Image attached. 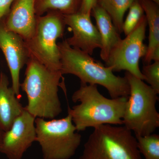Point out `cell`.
<instances>
[{
    "instance_id": "603a6c76",
    "label": "cell",
    "mask_w": 159,
    "mask_h": 159,
    "mask_svg": "<svg viewBox=\"0 0 159 159\" xmlns=\"http://www.w3.org/2000/svg\"><path fill=\"white\" fill-rule=\"evenodd\" d=\"M4 131L0 129V142H1V140H2V137L3 133Z\"/></svg>"
},
{
    "instance_id": "8992f818",
    "label": "cell",
    "mask_w": 159,
    "mask_h": 159,
    "mask_svg": "<svg viewBox=\"0 0 159 159\" xmlns=\"http://www.w3.org/2000/svg\"><path fill=\"white\" fill-rule=\"evenodd\" d=\"M66 24L63 15L52 11L36 16L33 35L25 41L32 57L50 70L60 71V55L57 41L63 36Z\"/></svg>"
},
{
    "instance_id": "277c9868",
    "label": "cell",
    "mask_w": 159,
    "mask_h": 159,
    "mask_svg": "<svg viewBox=\"0 0 159 159\" xmlns=\"http://www.w3.org/2000/svg\"><path fill=\"white\" fill-rule=\"evenodd\" d=\"M125 77L129 86V95L122 119L123 125L135 136L153 134L159 127V114L156 105L158 94L151 87L128 72Z\"/></svg>"
},
{
    "instance_id": "ba28073f",
    "label": "cell",
    "mask_w": 159,
    "mask_h": 159,
    "mask_svg": "<svg viewBox=\"0 0 159 159\" xmlns=\"http://www.w3.org/2000/svg\"><path fill=\"white\" fill-rule=\"evenodd\" d=\"M147 25L144 15L135 28L111 51L106 62L107 66L111 67L113 72L125 70L144 80L139 64L147 52V46L144 43Z\"/></svg>"
},
{
    "instance_id": "e0dca14e",
    "label": "cell",
    "mask_w": 159,
    "mask_h": 159,
    "mask_svg": "<svg viewBox=\"0 0 159 159\" xmlns=\"http://www.w3.org/2000/svg\"><path fill=\"white\" fill-rule=\"evenodd\" d=\"M135 0H98L99 5L110 16L119 33L122 32L123 18L126 11Z\"/></svg>"
},
{
    "instance_id": "2e32d148",
    "label": "cell",
    "mask_w": 159,
    "mask_h": 159,
    "mask_svg": "<svg viewBox=\"0 0 159 159\" xmlns=\"http://www.w3.org/2000/svg\"><path fill=\"white\" fill-rule=\"evenodd\" d=\"M82 0H35V14L41 16L49 11H59L63 15L77 13Z\"/></svg>"
},
{
    "instance_id": "7c38bea8",
    "label": "cell",
    "mask_w": 159,
    "mask_h": 159,
    "mask_svg": "<svg viewBox=\"0 0 159 159\" xmlns=\"http://www.w3.org/2000/svg\"><path fill=\"white\" fill-rule=\"evenodd\" d=\"M35 0H14L10 10L2 20L7 30L19 35L25 41L34 33L36 16Z\"/></svg>"
},
{
    "instance_id": "9c48e42d",
    "label": "cell",
    "mask_w": 159,
    "mask_h": 159,
    "mask_svg": "<svg viewBox=\"0 0 159 159\" xmlns=\"http://www.w3.org/2000/svg\"><path fill=\"white\" fill-rule=\"evenodd\" d=\"M35 119L24 107L11 128L4 131L0 142V152L9 159H22L26 151L36 141Z\"/></svg>"
},
{
    "instance_id": "52a82bcc",
    "label": "cell",
    "mask_w": 159,
    "mask_h": 159,
    "mask_svg": "<svg viewBox=\"0 0 159 159\" xmlns=\"http://www.w3.org/2000/svg\"><path fill=\"white\" fill-rule=\"evenodd\" d=\"M36 141L41 147L44 159H70L80 145L81 136L77 132L70 115L47 121L35 119Z\"/></svg>"
},
{
    "instance_id": "8fae6325",
    "label": "cell",
    "mask_w": 159,
    "mask_h": 159,
    "mask_svg": "<svg viewBox=\"0 0 159 159\" xmlns=\"http://www.w3.org/2000/svg\"><path fill=\"white\" fill-rule=\"evenodd\" d=\"M64 16L66 25L73 32L72 36L66 39L69 45L90 55L95 49L100 48L101 38L97 27L92 23L90 15L77 12Z\"/></svg>"
},
{
    "instance_id": "d6986e66",
    "label": "cell",
    "mask_w": 159,
    "mask_h": 159,
    "mask_svg": "<svg viewBox=\"0 0 159 159\" xmlns=\"http://www.w3.org/2000/svg\"><path fill=\"white\" fill-rule=\"evenodd\" d=\"M144 11L140 2L135 0L129 8V11L125 21H123L122 32L128 35L138 25L144 16Z\"/></svg>"
},
{
    "instance_id": "cb8c5ba5",
    "label": "cell",
    "mask_w": 159,
    "mask_h": 159,
    "mask_svg": "<svg viewBox=\"0 0 159 159\" xmlns=\"http://www.w3.org/2000/svg\"><path fill=\"white\" fill-rule=\"evenodd\" d=\"M149 1H151V2L156 3V4H157V5H159V0H149Z\"/></svg>"
},
{
    "instance_id": "44dd1931",
    "label": "cell",
    "mask_w": 159,
    "mask_h": 159,
    "mask_svg": "<svg viewBox=\"0 0 159 159\" xmlns=\"http://www.w3.org/2000/svg\"><path fill=\"white\" fill-rule=\"evenodd\" d=\"M98 0H82L78 12L90 15L92 11L97 4Z\"/></svg>"
},
{
    "instance_id": "7402d4cb",
    "label": "cell",
    "mask_w": 159,
    "mask_h": 159,
    "mask_svg": "<svg viewBox=\"0 0 159 159\" xmlns=\"http://www.w3.org/2000/svg\"><path fill=\"white\" fill-rule=\"evenodd\" d=\"M14 0H0V21L7 15Z\"/></svg>"
},
{
    "instance_id": "30bf717a",
    "label": "cell",
    "mask_w": 159,
    "mask_h": 159,
    "mask_svg": "<svg viewBox=\"0 0 159 159\" xmlns=\"http://www.w3.org/2000/svg\"><path fill=\"white\" fill-rule=\"evenodd\" d=\"M0 50L6 57L10 71L11 87L20 99V72L27 63L29 54L25 40L17 34L7 30L2 20L0 21Z\"/></svg>"
},
{
    "instance_id": "9a60e30c",
    "label": "cell",
    "mask_w": 159,
    "mask_h": 159,
    "mask_svg": "<svg viewBox=\"0 0 159 159\" xmlns=\"http://www.w3.org/2000/svg\"><path fill=\"white\" fill-rule=\"evenodd\" d=\"M149 29L148 44L144 57L146 65L159 61V9L158 5L149 0H140Z\"/></svg>"
},
{
    "instance_id": "7a4b0ae2",
    "label": "cell",
    "mask_w": 159,
    "mask_h": 159,
    "mask_svg": "<svg viewBox=\"0 0 159 159\" xmlns=\"http://www.w3.org/2000/svg\"><path fill=\"white\" fill-rule=\"evenodd\" d=\"M128 98L108 99L99 93L97 85L80 84L72 96L73 102L80 103L72 108L69 106L68 113L70 115L77 132L104 124L123 125Z\"/></svg>"
},
{
    "instance_id": "4fadbf2b",
    "label": "cell",
    "mask_w": 159,
    "mask_h": 159,
    "mask_svg": "<svg viewBox=\"0 0 159 159\" xmlns=\"http://www.w3.org/2000/svg\"><path fill=\"white\" fill-rule=\"evenodd\" d=\"M6 74L0 73V129L6 131L24 109Z\"/></svg>"
},
{
    "instance_id": "6da1fadb",
    "label": "cell",
    "mask_w": 159,
    "mask_h": 159,
    "mask_svg": "<svg viewBox=\"0 0 159 159\" xmlns=\"http://www.w3.org/2000/svg\"><path fill=\"white\" fill-rule=\"evenodd\" d=\"M25 78L20 88L28 98V105L25 108L36 118L55 119L62 111L58 97L59 87L66 93L64 80L60 71L50 70L29 57L27 63Z\"/></svg>"
},
{
    "instance_id": "5bb4252c",
    "label": "cell",
    "mask_w": 159,
    "mask_h": 159,
    "mask_svg": "<svg viewBox=\"0 0 159 159\" xmlns=\"http://www.w3.org/2000/svg\"><path fill=\"white\" fill-rule=\"evenodd\" d=\"M92 12L101 38L100 57L106 62L111 51L122 39L110 16L104 9L97 4Z\"/></svg>"
},
{
    "instance_id": "3957f363",
    "label": "cell",
    "mask_w": 159,
    "mask_h": 159,
    "mask_svg": "<svg viewBox=\"0 0 159 159\" xmlns=\"http://www.w3.org/2000/svg\"><path fill=\"white\" fill-rule=\"evenodd\" d=\"M60 55V72L72 74L80 84L99 85L105 88L112 99L128 98L129 86L125 77L116 76L111 67L105 66L91 55L69 45L66 39L57 43Z\"/></svg>"
},
{
    "instance_id": "5b68a950",
    "label": "cell",
    "mask_w": 159,
    "mask_h": 159,
    "mask_svg": "<svg viewBox=\"0 0 159 159\" xmlns=\"http://www.w3.org/2000/svg\"><path fill=\"white\" fill-rule=\"evenodd\" d=\"M80 159H142L132 132L125 126L104 124L94 128Z\"/></svg>"
},
{
    "instance_id": "ffe728a7",
    "label": "cell",
    "mask_w": 159,
    "mask_h": 159,
    "mask_svg": "<svg viewBox=\"0 0 159 159\" xmlns=\"http://www.w3.org/2000/svg\"><path fill=\"white\" fill-rule=\"evenodd\" d=\"M141 71L144 76V80L159 94V61H155L153 63L145 65Z\"/></svg>"
},
{
    "instance_id": "ac0fdd59",
    "label": "cell",
    "mask_w": 159,
    "mask_h": 159,
    "mask_svg": "<svg viewBox=\"0 0 159 159\" xmlns=\"http://www.w3.org/2000/svg\"><path fill=\"white\" fill-rule=\"evenodd\" d=\"M140 153L145 159H159V135L155 134L135 136Z\"/></svg>"
}]
</instances>
